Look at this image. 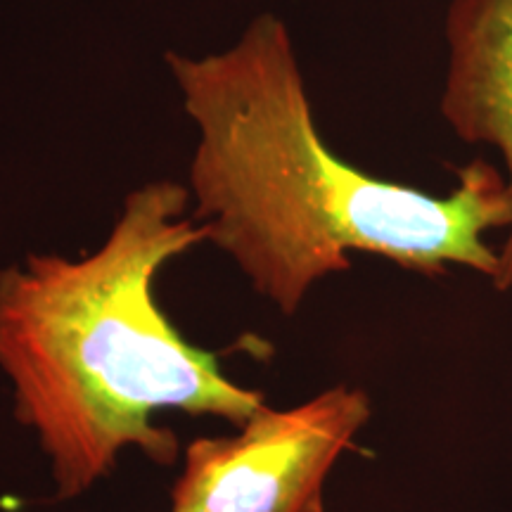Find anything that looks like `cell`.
Masks as SVG:
<instances>
[{
    "label": "cell",
    "instance_id": "277c9868",
    "mask_svg": "<svg viewBox=\"0 0 512 512\" xmlns=\"http://www.w3.org/2000/svg\"><path fill=\"white\" fill-rule=\"evenodd\" d=\"M441 117L460 140L494 145L512 197V0H451ZM494 285L512 290V223Z\"/></svg>",
    "mask_w": 512,
    "mask_h": 512
},
{
    "label": "cell",
    "instance_id": "3957f363",
    "mask_svg": "<svg viewBox=\"0 0 512 512\" xmlns=\"http://www.w3.org/2000/svg\"><path fill=\"white\" fill-rule=\"evenodd\" d=\"M368 420V394L344 384L287 411L261 406L235 437L188 444L171 512H323L325 477Z\"/></svg>",
    "mask_w": 512,
    "mask_h": 512
},
{
    "label": "cell",
    "instance_id": "6da1fadb",
    "mask_svg": "<svg viewBox=\"0 0 512 512\" xmlns=\"http://www.w3.org/2000/svg\"><path fill=\"white\" fill-rule=\"evenodd\" d=\"M166 62L197 131L195 219L287 316L318 280L347 271L349 252L427 275L458 264L494 283L501 256L484 233L510 228L508 178L475 159L434 197L344 162L320 136L283 19L259 15L221 53Z\"/></svg>",
    "mask_w": 512,
    "mask_h": 512
},
{
    "label": "cell",
    "instance_id": "7a4b0ae2",
    "mask_svg": "<svg viewBox=\"0 0 512 512\" xmlns=\"http://www.w3.org/2000/svg\"><path fill=\"white\" fill-rule=\"evenodd\" d=\"M188 204L183 185L145 183L93 254H29L0 271V370L60 498L110 477L126 446L174 463V432L152 425L159 408L242 427L264 406V394L230 382L155 302L157 273L209 242Z\"/></svg>",
    "mask_w": 512,
    "mask_h": 512
}]
</instances>
